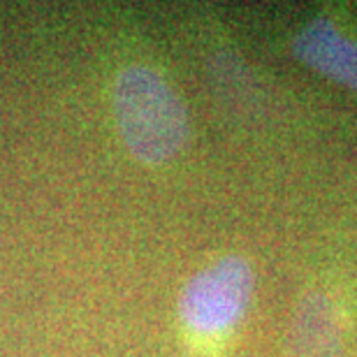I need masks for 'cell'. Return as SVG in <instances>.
<instances>
[{
  "instance_id": "6da1fadb",
  "label": "cell",
  "mask_w": 357,
  "mask_h": 357,
  "mask_svg": "<svg viewBox=\"0 0 357 357\" xmlns=\"http://www.w3.org/2000/svg\"><path fill=\"white\" fill-rule=\"evenodd\" d=\"M114 116L132 158L162 165L188 139V116L174 89L146 66L123 68L114 82Z\"/></svg>"
},
{
  "instance_id": "7a4b0ae2",
  "label": "cell",
  "mask_w": 357,
  "mask_h": 357,
  "mask_svg": "<svg viewBox=\"0 0 357 357\" xmlns=\"http://www.w3.org/2000/svg\"><path fill=\"white\" fill-rule=\"evenodd\" d=\"M253 295V269L244 258L227 255L197 271L181 292L178 313L195 337H223L244 318Z\"/></svg>"
},
{
  "instance_id": "3957f363",
  "label": "cell",
  "mask_w": 357,
  "mask_h": 357,
  "mask_svg": "<svg viewBox=\"0 0 357 357\" xmlns=\"http://www.w3.org/2000/svg\"><path fill=\"white\" fill-rule=\"evenodd\" d=\"M295 56L357 93V40L346 38L330 21L318 19L306 26L295 40Z\"/></svg>"
}]
</instances>
